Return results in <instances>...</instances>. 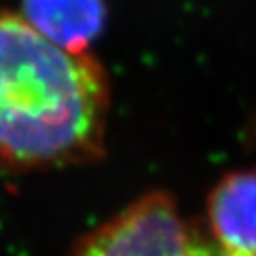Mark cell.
I'll use <instances>...</instances> for the list:
<instances>
[{
  "mask_svg": "<svg viewBox=\"0 0 256 256\" xmlns=\"http://www.w3.org/2000/svg\"><path fill=\"white\" fill-rule=\"evenodd\" d=\"M110 90L90 52L55 46L23 16L0 10V162L78 164L101 150Z\"/></svg>",
  "mask_w": 256,
  "mask_h": 256,
  "instance_id": "1",
  "label": "cell"
},
{
  "mask_svg": "<svg viewBox=\"0 0 256 256\" xmlns=\"http://www.w3.org/2000/svg\"><path fill=\"white\" fill-rule=\"evenodd\" d=\"M190 247L174 203L150 194L95 230L76 256H190Z\"/></svg>",
  "mask_w": 256,
  "mask_h": 256,
  "instance_id": "2",
  "label": "cell"
},
{
  "mask_svg": "<svg viewBox=\"0 0 256 256\" xmlns=\"http://www.w3.org/2000/svg\"><path fill=\"white\" fill-rule=\"evenodd\" d=\"M214 243L232 252L256 254V171L228 174L209 200Z\"/></svg>",
  "mask_w": 256,
  "mask_h": 256,
  "instance_id": "3",
  "label": "cell"
},
{
  "mask_svg": "<svg viewBox=\"0 0 256 256\" xmlns=\"http://www.w3.org/2000/svg\"><path fill=\"white\" fill-rule=\"evenodd\" d=\"M21 8L30 27L70 52H88L106 19L102 0H21Z\"/></svg>",
  "mask_w": 256,
  "mask_h": 256,
  "instance_id": "4",
  "label": "cell"
},
{
  "mask_svg": "<svg viewBox=\"0 0 256 256\" xmlns=\"http://www.w3.org/2000/svg\"><path fill=\"white\" fill-rule=\"evenodd\" d=\"M190 256H256V254H241V252H232L228 248L220 247L214 241H198L192 239Z\"/></svg>",
  "mask_w": 256,
  "mask_h": 256,
  "instance_id": "5",
  "label": "cell"
}]
</instances>
